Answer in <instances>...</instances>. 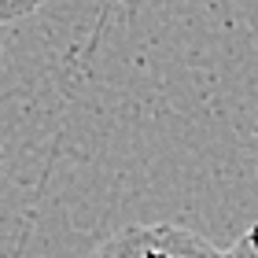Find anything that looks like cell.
I'll list each match as a JSON object with an SVG mask.
<instances>
[{
    "instance_id": "obj_1",
    "label": "cell",
    "mask_w": 258,
    "mask_h": 258,
    "mask_svg": "<svg viewBox=\"0 0 258 258\" xmlns=\"http://www.w3.org/2000/svg\"><path fill=\"white\" fill-rule=\"evenodd\" d=\"M85 258H225V251H218L210 240L184 225L155 221V225H129L114 232Z\"/></svg>"
},
{
    "instance_id": "obj_2",
    "label": "cell",
    "mask_w": 258,
    "mask_h": 258,
    "mask_svg": "<svg viewBox=\"0 0 258 258\" xmlns=\"http://www.w3.org/2000/svg\"><path fill=\"white\" fill-rule=\"evenodd\" d=\"M41 4H44V0H0V26L30 15V11H37Z\"/></svg>"
},
{
    "instance_id": "obj_3",
    "label": "cell",
    "mask_w": 258,
    "mask_h": 258,
    "mask_svg": "<svg viewBox=\"0 0 258 258\" xmlns=\"http://www.w3.org/2000/svg\"><path fill=\"white\" fill-rule=\"evenodd\" d=\"M225 258H258V225H251L243 236L225 251Z\"/></svg>"
}]
</instances>
